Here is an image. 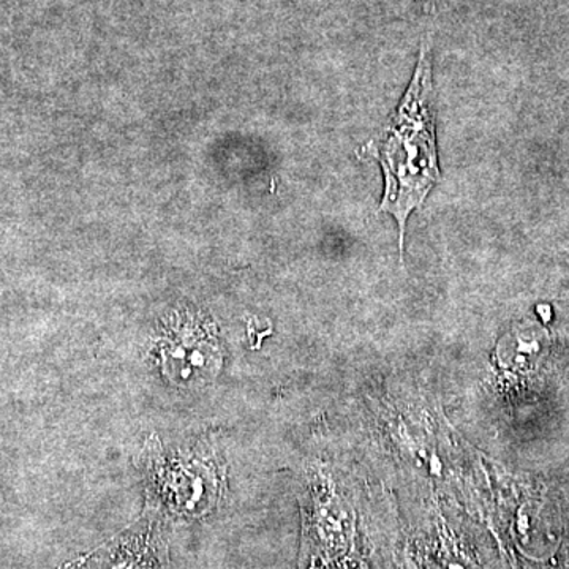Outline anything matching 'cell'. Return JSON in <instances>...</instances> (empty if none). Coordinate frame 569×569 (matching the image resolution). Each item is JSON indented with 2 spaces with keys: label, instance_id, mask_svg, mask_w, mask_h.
<instances>
[{
  "label": "cell",
  "instance_id": "obj_2",
  "mask_svg": "<svg viewBox=\"0 0 569 569\" xmlns=\"http://www.w3.org/2000/svg\"><path fill=\"white\" fill-rule=\"evenodd\" d=\"M163 376L182 387L203 385L217 376L222 353L211 332L200 329L171 332L160 346Z\"/></svg>",
  "mask_w": 569,
  "mask_h": 569
},
{
  "label": "cell",
  "instance_id": "obj_1",
  "mask_svg": "<svg viewBox=\"0 0 569 569\" xmlns=\"http://www.w3.org/2000/svg\"><path fill=\"white\" fill-rule=\"evenodd\" d=\"M377 157L385 173V194L380 211L396 217L400 230V253L408 216L421 208L440 179L433 112L432 52L429 41L421 43L417 70L396 114L389 119Z\"/></svg>",
  "mask_w": 569,
  "mask_h": 569
}]
</instances>
